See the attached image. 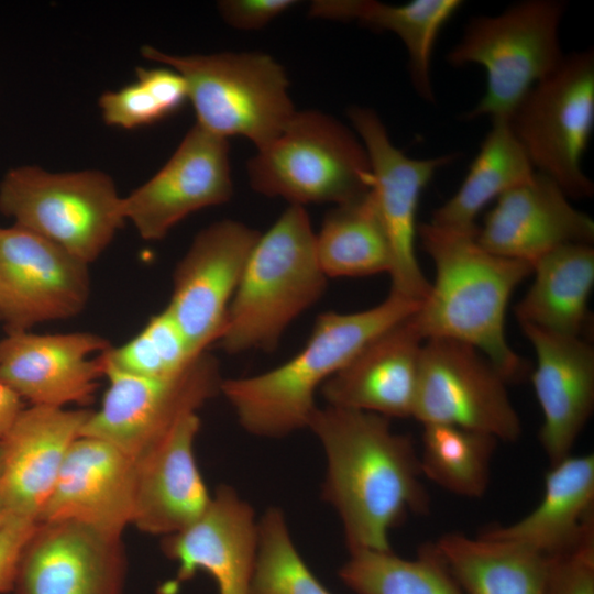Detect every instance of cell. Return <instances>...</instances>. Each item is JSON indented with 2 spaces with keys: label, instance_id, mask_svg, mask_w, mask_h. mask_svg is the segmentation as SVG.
I'll return each instance as SVG.
<instances>
[{
  "label": "cell",
  "instance_id": "cell-1",
  "mask_svg": "<svg viewBox=\"0 0 594 594\" xmlns=\"http://www.w3.org/2000/svg\"><path fill=\"white\" fill-rule=\"evenodd\" d=\"M308 428L326 454L322 497L341 520L349 552L391 551V531L405 515L430 508L411 438L387 417L329 405L316 408Z\"/></svg>",
  "mask_w": 594,
  "mask_h": 594
},
{
  "label": "cell",
  "instance_id": "cell-2",
  "mask_svg": "<svg viewBox=\"0 0 594 594\" xmlns=\"http://www.w3.org/2000/svg\"><path fill=\"white\" fill-rule=\"evenodd\" d=\"M417 237L433 262L436 276L414 314L422 338H448L481 351L509 382L524 374V360L505 336V316L516 287L532 264L484 249L476 233L418 224Z\"/></svg>",
  "mask_w": 594,
  "mask_h": 594
},
{
  "label": "cell",
  "instance_id": "cell-3",
  "mask_svg": "<svg viewBox=\"0 0 594 594\" xmlns=\"http://www.w3.org/2000/svg\"><path fill=\"white\" fill-rule=\"evenodd\" d=\"M421 302L389 293L376 306L356 312L319 315L305 346L267 372L223 380L220 393L241 427L262 438H283L308 428L315 393L372 338L416 312Z\"/></svg>",
  "mask_w": 594,
  "mask_h": 594
},
{
  "label": "cell",
  "instance_id": "cell-4",
  "mask_svg": "<svg viewBox=\"0 0 594 594\" xmlns=\"http://www.w3.org/2000/svg\"><path fill=\"white\" fill-rule=\"evenodd\" d=\"M327 280L308 212L290 205L257 240L218 342L229 354L274 351L288 326L320 299Z\"/></svg>",
  "mask_w": 594,
  "mask_h": 594
},
{
  "label": "cell",
  "instance_id": "cell-5",
  "mask_svg": "<svg viewBox=\"0 0 594 594\" xmlns=\"http://www.w3.org/2000/svg\"><path fill=\"white\" fill-rule=\"evenodd\" d=\"M141 53L182 75L196 123L220 138H246L260 148L274 140L297 111L284 68L267 54L175 55L148 45Z\"/></svg>",
  "mask_w": 594,
  "mask_h": 594
},
{
  "label": "cell",
  "instance_id": "cell-6",
  "mask_svg": "<svg viewBox=\"0 0 594 594\" xmlns=\"http://www.w3.org/2000/svg\"><path fill=\"white\" fill-rule=\"evenodd\" d=\"M564 11L561 1L526 0L466 24L446 59L453 67L481 66L486 87L464 120L508 121L527 92L562 61L559 29Z\"/></svg>",
  "mask_w": 594,
  "mask_h": 594
},
{
  "label": "cell",
  "instance_id": "cell-7",
  "mask_svg": "<svg viewBox=\"0 0 594 594\" xmlns=\"http://www.w3.org/2000/svg\"><path fill=\"white\" fill-rule=\"evenodd\" d=\"M246 167L255 191L302 207L348 202L373 185L369 156L356 133L318 110L296 111Z\"/></svg>",
  "mask_w": 594,
  "mask_h": 594
},
{
  "label": "cell",
  "instance_id": "cell-8",
  "mask_svg": "<svg viewBox=\"0 0 594 594\" xmlns=\"http://www.w3.org/2000/svg\"><path fill=\"white\" fill-rule=\"evenodd\" d=\"M0 212L87 264L102 254L125 222L113 179L96 169L14 167L0 182Z\"/></svg>",
  "mask_w": 594,
  "mask_h": 594
},
{
  "label": "cell",
  "instance_id": "cell-9",
  "mask_svg": "<svg viewBox=\"0 0 594 594\" xmlns=\"http://www.w3.org/2000/svg\"><path fill=\"white\" fill-rule=\"evenodd\" d=\"M509 128L535 170L570 199L590 198L594 184L582 167L594 128V52L564 54L517 105Z\"/></svg>",
  "mask_w": 594,
  "mask_h": 594
},
{
  "label": "cell",
  "instance_id": "cell-10",
  "mask_svg": "<svg viewBox=\"0 0 594 594\" xmlns=\"http://www.w3.org/2000/svg\"><path fill=\"white\" fill-rule=\"evenodd\" d=\"M507 381L476 348L448 338L421 346L413 418L421 425L446 424L514 442L522 425Z\"/></svg>",
  "mask_w": 594,
  "mask_h": 594
},
{
  "label": "cell",
  "instance_id": "cell-11",
  "mask_svg": "<svg viewBox=\"0 0 594 594\" xmlns=\"http://www.w3.org/2000/svg\"><path fill=\"white\" fill-rule=\"evenodd\" d=\"M103 371L109 386L80 437L107 442L133 460L220 393L223 381L218 360L208 351L170 378L141 377L105 365Z\"/></svg>",
  "mask_w": 594,
  "mask_h": 594
},
{
  "label": "cell",
  "instance_id": "cell-12",
  "mask_svg": "<svg viewBox=\"0 0 594 594\" xmlns=\"http://www.w3.org/2000/svg\"><path fill=\"white\" fill-rule=\"evenodd\" d=\"M353 131L367 153L372 193L386 229L393 264L391 293L422 302L430 283L417 255V210L424 189L457 153L428 158H413L392 142L387 129L373 109L353 106L348 110Z\"/></svg>",
  "mask_w": 594,
  "mask_h": 594
},
{
  "label": "cell",
  "instance_id": "cell-13",
  "mask_svg": "<svg viewBox=\"0 0 594 594\" xmlns=\"http://www.w3.org/2000/svg\"><path fill=\"white\" fill-rule=\"evenodd\" d=\"M88 265L23 227H0V322L7 333L80 314L90 295Z\"/></svg>",
  "mask_w": 594,
  "mask_h": 594
},
{
  "label": "cell",
  "instance_id": "cell-14",
  "mask_svg": "<svg viewBox=\"0 0 594 594\" xmlns=\"http://www.w3.org/2000/svg\"><path fill=\"white\" fill-rule=\"evenodd\" d=\"M261 233L224 219L204 228L177 263L166 307L198 355L219 340L229 305Z\"/></svg>",
  "mask_w": 594,
  "mask_h": 594
},
{
  "label": "cell",
  "instance_id": "cell-15",
  "mask_svg": "<svg viewBox=\"0 0 594 594\" xmlns=\"http://www.w3.org/2000/svg\"><path fill=\"white\" fill-rule=\"evenodd\" d=\"M232 194L228 140L195 123L165 165L122 197V213L142 239L157 241L190 213L224 204Z\"/></svg>",
  "mask_w": 594,
  "mask_h": 594
},
{
  "label": "cell",
  "instance_id": "cell-16",
  "mask_svg": "<svg viewBox=\"0 0 594 594\" xmlns=\"http://www.w3.org/2000/svg\"><path fill=\"white\" fill-rule=\"evenodd\" d=\"M110 342L91 332L7 333L0 340V380L31 406L88 405L105 376Z\"/></svg>",
  "mask_w": 594,
  "mask_h": 594
},
{
  "label": "cell",
  "instance_id": "cell-17",
  "mask_svg": "<svg viewBox=\"0 0 594 594\" xmlns=\"http://www.w3.org/2000/svg\"><path fill=\"white\" fill-rule=\"evenodd\" d=\"M121 539L73 521L40 522L21 560L14 594H122Z\"/></svg>",
  "mask_w": 594,
  "mask_h": 594
},
{
  "label": "cell",
  "instance_id": "cell-18",
  "mask_svg": "<svg viewBox=\"0 0 594 594\" xmlns=\"http://www.w3.org/2000/svg\"><path fill=\"white\" fill-rule=\"evenodd\" d=\"M257 543L254 509L233 487L220 485L198 519L165 537L164 552L178 565L167 591L204 571L219 594H251Z\"/></svg>",
  "mask_w": 594,
  "mask_h": 594
},
{
  "label": "cell",
  "instance_id": "cell-19",
  "mask_svg": "<svg viewBox=\"0 0 594 594\" xmlns=\"http://www.w3.org/2000/svg\"><path fill=\"white\" fill-rule=\"evenodd\" d=\"M134 460L79 437L70 447L38 522L73 521L114 539L132 522Z\"/></svg>",
  "mask_w": 594,
  "mask_h": 594
},
{
  "label": "cell",
  "instance_id": "cell-20",
  "mask_svg": "<svg viewBox=\"0 0 594 594\" xmlns=\"http://www.w3.org/2000/svg\"><path fill=\"white\" fill-rule=\"evenodd\" d=\"M570 200L557 183L536 172L496 199L476 240L496 255L530 264L564 244H592L594 222Z\"/></svg>",
  "mask_w": 594,
  "mask_h": 594
},
{
  "label": "cell",
  "instance_id": "cell-21",
  "mask_svg": "<svg viewBox=\"0 0 594 594\" xmlns=\"http://www.w3.org/2000/svg\"><path fill=\"white\" fill-rule=\"evenodd\" d=\"M199 429L198 414L189 413L134 460L131 524L143 532L174 535L198 519L208 507L211 495L194 452Z\"/></svg>",
  "mask_w": 594,
  "mask_h": 594
},
{
  "label": "cell",
  "instance_id": "cell-22",
  "mask_svg": "<svg viewBox=\"0 0 594 594\" xmlns=\"http://www.w3.org/2000/svg\"><path fill=\"white\" fill-rule=\"evenodd\" d=\"M534 348L531 383L542 413L539 441L550 463L572 449L594 409V349L582 337L520 326Z\"/></svg>",
  "mask_w": 594,
  "mask_h": 594
},
{
  "label": "cell",
  "instance_id": "cell-23",
  "mask_svg": "<svg viewBox=\"0 0 594 594\" xmlns=\"http://www.w3.org/2000/svg\"><path fill=\"white\" fill-rule=\"evenodd\" d=\"M414 314L372 338L324 382L327 405L389 419L413 417L425 341Z\"/></svg>",
  "mask_w": 594,
  "mask_h": 594
},
{
  "label": "cell",
  "instance_id": "cell-24",
  "mask_svg": "<svg viewBox=\"0 0 594 594\" xmlns=\"http://www.w3.org/2000/svg\"><path fill=\"white\" fill-rule=\"evenodd\" d=\"M91 413L47 406L22 410L2 440L0 495L6 508L38 521L65 458Z\"/></svg>",
  "mask_w": 594,
  "mask_h": 594
},
{
  "label": "cell",
  "instance_id": "cell-25",
  "mask_svg": "<svg viewBox=\"0 0 594 594\" xmlns=\"http://www.w3.org/2000/svg\"><path fill=\"white\" fill-rule=\"evenodd\" d=\"M594 520V455L570 454L544 474L539 504L521 519L482 535L510 541L544 556L572 544Z\"/></svg>",
  "mask_w": 594,
  "mask_h": 594
},
{
  "label": "cell",
  "instance_id": "cell-26",
  "mask_svg": "<svg viewBox=\"0 0 594 594\" xmlns=\"http://www.w3.org/2000/svg\"><path fill=\"white\" fill-rule=\"evenodd\" d=\"M460 0H413L389 4L375 0H316L309 8L312 18L359 22L373 31L394 33L408 53L413 86L421 99L435 102L431 61L443 26L462 7Z\"/></svg>",
  "mask_w": 594,
  "mask_h": 594
},
{
  "label": "cell",
  "instance_id": "cell-27",
  "mask_svg": "<svg viewBox=\"0 0 594 594\" xmlns=\"http://www.w3.org/2000/svg\"><path fill=\"white\" fill-rule=\"evenodd\" d=\"M532 274L529 289L514 309L519 326L582 337L594 286L592 244L558 246L532 263Z\"/></svg>",
  "mask_w": 594,
  "mask_h": 594
},
{
  "label": "cell",
  "instance_id": "cell-28",
  "mask_svg": "<svg viewBox=\"0 0 594 594\" xmlns=\"http://www.w3.org/2000/svg\"><path fill=\"white\" fill-rule=\"evenodd\" d=\"M435 547L465 594H543L548 556L482 534L449 532Z\"/></svg>",
  "mask_w": 594,
  "mask_h": 594
},
{
  "label": "cell",
  "instance_id": "cell-29",
  "mask_svg": "<svg viewBox=\"0 0 594 594\" xmlns=\"http://www.w3.org/2000/svg\"><path fill=\"white\" fill-rule=\"evenodd\" d=\"M536 173L508 121H492L480 151L455 194L433 212L430 223L476 233V218L492 201Z\"/></svg>",
  "mask_w": 594,
  "mask_h": 594
},
{
  "label": "cell",
  "instance_id": "cell-30",
  "mask_svg": "<svg viewBox=\"0 0 594 594\" xmlns=\"http://www.w3.org/2000/svg\"><path fill=\"white\" fill-rule=\"evenodd\" d=\"M316 253L327 277H362L392 270L389 239L372 189L334 205L316 234Z\"/></svg>",
  "mask_w": 594,
  "mask_h": 594
},
{
  "label": "cell",
  "instance_id": "cell-31",
  "mask_svg": "<svg viewBox=\"0 0 594 594\" xmlns=\"http://www.w3.org/2000/svg\"><path fill=\"white\" fill-rule=\"evenodd\" d=\"M339 576L354 594H465L435 543L422 546L415 559L392 550L350 552Z\"/></svg>",
  "mask_w": 594,
  "mask_h": 594
},
{
  "label": "cell",
  "instance_id": "cell-32",
  "mask_svg": "<svg viewBox=\"0 0 594 594\" xmlns=\"http://www.w3.org/2000/svg\"><path fill=\"white\" fill-rule=\"evenodd\" d=\"M421 426L422 476L452 494L482 497L490 484L491 462L498 440L453 425Z\"/></svg>",
  "mask_w": 594,
  "mask_h": 594
},
{
  "label": "cell",
  "instance_id": "cell-33",
  "mask_svg": "<svg viewBox=\"0 0 594 594\" xmlns=\"http://www.w3.org/2000/svg\"><path fill=\"white\" fill-rule=\"evenodd\" d=\"M251 594H331L302 560L277 507L268 508L258 519Z\"/></svg>",
  "mask_w": 594,
  "mask_h": 594
},
{
  "label": "cell",
  "instance_id": "cell-34",
  "mask_svg": "<svg viewBox=\"0 0 594 594\" xmlns=\"http://www.w3.org/2000/svg\"><path fill=\"white\" fill-rule=\"evenodd\" d=\"M188 100L184 78L174 69L158 66L136 68V80L99 98L108 125L135 129L160 121Z\"/></svg>",
  "mask_w": 594,
  "mask_h": 594
},
{
  "label": "cell",
  "instance_id": "cell-35",
  "mask_svg": "<svg viewBox=\"0 0 594 594\" xmlns=\"http://www.w3.org/2000/svg\"><path fill=\"white\" fill-rule=\"evenodd\" d=\"M196 356L167 308L152 316L133 339L101 354L105 366L148 378L174 377Z\"/></svg>",
  "mask_w": 594,
  "mask_h": 594
},
{
  "label": "cell",
  "instance_id": "cell-36",
  "mask_svg": "<svg viewBox=\"0 0 594 594\" xmlns=\"http://www.w3.org/2000/svg\"><path fill=\"white\" fill-rule=\"evenodd\" d=\"M543 594H594V520L572 544L548 556Z\"/></svg>",
  "mask_w": 594,
  "mask_h": 594
},
{
  "label": "cell",
  "instance_id": "cell-37",
  "mask_svg": "<svg viewBox=\"0 0 594 594\" xmlns=\"http://www.w3.org/2000/svg\"><path fill=\"white\" fill-rule=\"evenodd\" d=\"M38 524L33 517L0 508V594L13 591L22 557Z\"/></svg>",
  "mask_w": 594,
  "mask_h": 594
},
{
  "label": "cell",
  "instance_id": "cell-38",
  "mask_svg": "<svg viewBox=\"0 0 594 594\" xmlns=\"http://www.w3.org/2000/svg\"><path fill=\"white\" fill-rule=\"evenodd\" d=\"M294 0H222L218 10L222 19L234 29L260 30L294 7Z\"/></svg>",
  "mask_w": 594,
  "mask_h": 594
},
{
  "label": "cell",
  "instance_id": "cell-39",
  "mask_svg": "<svg viewBox=\"0 0 594 594\" xmlns=\"http://www.w3.org/2000/svg\"><path fill=\"white\" fill-rule=\"evenodd\" d=\"M23 409L22 398L0 380V441L7 437Z\"/></svg>",
  "mask_w": 594,
  "mask_h": 594
},
{
  "label": "cell",
  "instance_id": "cell-40",
  "mask_svg": "<svg viewBox=\"0 0 594 594\" xmlns=\"http://www.w3.org/2000/svg\"><path fill=\"white\" fill-rule=\"evenodd\" d=\"M2 465H3V442L0 441V475L2 472Z\"/></svg>",
  "mask_w": 594,
  "mask_h": 594
},
{
  "label": "cell",
  "instance_id": "cell-41",
  "mask_svg": "<svg viewBox=\"0 0 594 594\" xmlns=\"http://www.w3.org/2000/svg\"><path fill=\"white\" fill-rule=\"evenodd\" d=\"M4 507L0 495V508Z\"/></svg>",
  "mask_w": 594,
  "mask_h": 594
}]
</instances>
